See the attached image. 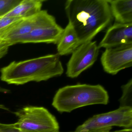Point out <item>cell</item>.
Returning a JSON list of instances; mask_svg holds the SVG:
<instances>
[{
	"label": "cell",
	"mask_w": 132,
	"mask_h": 132,
	"mask_svg": "<svg viewBox=\"0 0 132 132\" xmlns=\"http://www.w3.org/2000/svg\"><path fill=\"white\" fill-rule=\"evenodd\" d=\"M21 19L17 18L4 16L0 18V35L9 28L13 24Z\"/></svg>",
	"instance_id": "cell-16"
},
{
	"label": "cell",
	"mask_w": 132,
	"mask_h": 132,
	"mask_svg": "<svg viewBox=\"0 0 132 132\" xmlns=\"http://www.w3.org/2000/svg\"><path fill=\"white\" fill-rule=\"evenodd\" d=\"M42 0H22L5 16L17 18H28L33 16L42 10Z\"/></svg>",
	"instance_id": "cell-12"
},
{
	"label": "cell",
	"mask_w": 132,
	"mask_h": 132,
	"mask_svg": "<svg viewBox=\"0 0 132 132\" xmlns=\"http://www.w3.org/2000/svg\"><path fill=\"white\" fill-rule=\"evenodd\" d=\"M109 95L100 85L78 84L59 89L55 93L52 105L60 113H70L83 106L96 104L107 105Z\"/></svg>",
	"instance_id": "cell-3"
},
{
	"label": "cell",
	"mask_w": 132,
	"mask_h": 132,
	"mask_svg": "<svg viewBox=\"0 0 132 132\" xmlns=\"http://www.w3.org/2000/svg\"><path fill=\"white\" fill-rule=\"evenodd\" d=\"M101 62L105 72L116 75L132 65V44L105 48Z\"/></svg>",
	"instance_id": "cell-8"
},
{
	"label": "cell",
	"mask_w": 132,
	"mask_h": 132,
	"mask_svg": "<svg viewBox=\"0 0 132 132\" xmlns=\"http://www.w3.org/2000/svg\"><path fill=\"white\" fill-rule=\"evenodd\" d=\"M99 48L96 42H88L80 45L72 53L67 65L66 75L71 78L78 77L96 61Z\"/></svg>",
	"instance_id": "cell-6"
},
{
	"label": "cell",
	"mask_w": 132,
	"mask_h": 132,
	"mask_svg": "<svg viewBox=\"0 0 132 132\" xmlns=\"http://www.w3.org/2000/svg\"><path fill=\"white\" fill-rule=\"evenodd\" d=\"M0 132H18L15 129L14 123L3 124L0 123Z\"/></svg>",
	"instance_id": "cell-17"
},
{
	"label": "cell",
	"mask_w": 132,
	"mask_h": 132,
	"mask_svg": "<svg viewBox=\"0 0 132 132\" xmlns=\"http://www.w3.org/2000/svg\"><path fill=\"white\" fill-rule=\"evenodd\" d=\"M18 118L14 123L18 132H59L55 117L41 106H28L14 113Z\"/></svg>",
	"instance_id": "cell-4"
},
{
	"label": "cell",
	"mask_w": 132,
	"mask_h": 132,
	"mask_svg": "<svg viewBox=\"0 0 132 132\" xmlns=\"http://www.w3.org/2000/svg\"><path fill=\"white\" fill-rule=\"evenodd\" d=\"M1 79L8 84L23 85L61 76L64 69L58 54L21 61L12 62L0 70Z\"/></svg>",
	"instance_id": "cell-2"
},
{
	"label": "cell",
	"mask_w": 132,
	"mask_h": 132,
	"mask_svg": "<svg viewBox=\"0 0 132 132\" xmlns=\"http://www.w3.org/2000/svg\"><path fill=\"white\" fill-rule=\"evenodd\" d=\"M132 44V23H115L109 28L98 47L105 48Z\"/></svg>",
	"instance_id": "cell-10"
},
{
	"label": "cell",
	"mask_w": 132,
	"mask_h": 132,
	"mask_svg": "<svg viewBox=\"0 0 132 132\" xmlns=\"http://www.w3.org/2000/svg\"><path fill=\"white\" fill-rule=\"evenodd\" d=\"M76 132L75 131V132Z\"/></svg>",
	"instance_id": "cell-19"
},
{
	"label": "cell",
	"mask_w": 132,
	"mask_h": 132,
	"mask_svg": "<svg viewBox=\"0 0 132 132\" xmlns=\"http://www.w3.org/2000/svg\"><path fill=\"white\" fill-rule=\"evenodd\" d=\"M42 10L33 16L20 19L0 35V44L10 47L19 44L21 38L29 34L44 20L47 14Z\"/></svg>",
	"instance_id": "cell-9"
},
{
	"label": "cell",
	"mask_w": 132,
	"mask_h": 132,
	"mask_svg": "<svg viewBox=\"0 0 132 132\" xmlns=\"http://www.w3.org/2000/svg\"><path fill=\"white\" fill-rule=\"evenodd\" d=\"M65 10L80 45L92 41L113 20L108 0H69Z\"/></svg>",
	"instance_id": "cell-1"
},
{
	"label": "cell",
	"mask_w": 132,
	"mask_h": 132,
	"mask_svg": "<svg viewBox=\"0 0 132 132\" xmlns=\"http://www.w3.org/2000/svg\"><path fill=\"white\" fill-rule=\"evenodd\" d=\"M21 1V0H0V18L7 14Z\"/></svg>",
	"instance_id": "cell-15"
},
{
	"label": "cell",
	"mask_w": 132,
	"mask_h": 132,
	"mask_svg": "<svg viewBox=\"0 0 132 132\" xmlns=\"http://www.w3.org/2000/svg\"><path fill=\"white\" fill-rule=\"evenodd\" d=\"M55 18L48 13L44 20L27 35L21 38L19 43H45L57 44L64 32Z\"/></svg>",
	"instance_id": "cell-7"
},
{
	"label": "cell",
	"mask_w": 132,
	"mask_h": 132,
	"mask_svg": "<svg viewBox=\"0 0 132 132\" xmlns=\"http://www.w3.org/2000/svg\"><path fill=\"white\" fill-rule=\"evenodd\" d=\"M113 126L132 128V107H119L93 116L79 126L76 132H110Z\"/></svg>",
	"instance_id": "cell-5"
},
{
	"label": "cell",
	"mask_w": 132,
	"mask_h": 132,
	"mask_svg": "<svg viewBox=\"0 0 132 132\" xmlns=\"http://www.w3.org/2000/svg\"><path fill=\"white\" fill-rule=\"evenodd\" d=\"M122 96L119 100V107H132V79H130L126 84L122 86Z\"/></svg>",
	"instance_id": "cell-14"
},
{
	"label": "cell",
	"mask_w": 132,
	"mask_h": 132,
	"mask_svg": "<svg viewBox=\"0 0 132 132\" xmlns=\"http://www.w3.org/2000/svg\"><path fill=\"white\" fill-rule=\"evenodd\" d=\"M9 47L6 45L0 44V59L6 54Z\"/></svg>",
	"instance_id": "cell-18"
},
{
	"label": "cell",
	"mask_w": 132,
	"mask_h": 132,
	"mask_svg": "<svg viewBox=\"0 0 132 132\" xmlns=\"http://www.w3.org/2000/svg\"><path fill=\"white\" fill-rule=\"evenodd\" d=\"M57 45V54L60 56L72 54L80 45L76 33L70 24L64 29Z\"/></svg>",
	"instance_id": "cell-13"
},
{
	"label": "cell",
	"mask_w": 132,
	"mask_h": 132,
	"mask_svg": "<svg viewBox=\"0 0 132 132\" xmlns=\"http://www.w3.org/2000/svg\"><path fill=\"white\" fill-rule=\"evenodd\" d=\"M116 23H132V0L108 1Z\"/></svg>",
	"instance_id": "cell-11"
}]
</instances>
